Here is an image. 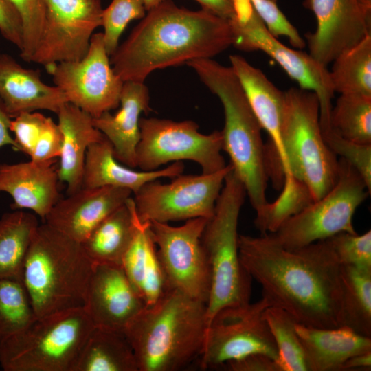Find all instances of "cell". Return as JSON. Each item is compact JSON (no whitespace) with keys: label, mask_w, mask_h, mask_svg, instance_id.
<instances>
[{"label":"cell","mask_w":371,"mask_h":371,"mask_svg":"<svg viewBox=\"0 0 371 371\" xmlns=\"http://www.w3.org/2000/svg\"><path fill=\"white\" fill-rule=\"evenodd\" d=\"M339 164L338 179L326 194L268 234L282 247L295 249L341 232L357 233L353 216L370 193L362 177L350 164L341 158Z\"/></svg>","instance_id":"9"},{"label":"cell","mask_w":371,"mask_h":371,"mask_svg":"<svg viewBox=\"0 0 371 371\" xmlns=\"http://www.w3.org/2000/svg\"><path fill=\"white\" fill-rule=\"evenodd\" d=\"M164 1L165 0H142L147 12L157 6Z\"/></svg>","instance_id":"49"},{"label":"cell","mask_w":371,"mask_h":371,"mask_svg":"<svg viewBox=\"0 0 371 371\" xmlns=\"http://www.w3.org/2000/svg\"><path fill=\"white\" fill-rule=\"evenodd\" d=\"M45 19L31 62L45 67L81 59L93 32L101 26L100 0H45Z\"/></svg>","instance_id":"16"},{"label":"cell","mask_w":371,"mask_h":371,"mask_svg":"<svg viewBox=\"0 0 371 371\" xmlns=\"http://www.w3.org/2000/svg\"><path fill=\"white\" fill-rule=\"evenodd\" d=\"M234 40L228 20L165 0L148 11L110 61L122 81L144 82L155 70L211 58L233 45Z\"/></svg>","instance_id":"2"},{"label":"cell","mask_w":371,"mask_h":371,"mask_svg":"<svg viewBox=\"0 0 371 371\" xmlns=\"http://www.w3.org/2000/svg\"><path fill=\"white\" fill-rule=\"evenodd\" d=\"M307 371H340L351 357L371 351V337L346 326L317 328L295 323Z\"/></svg>","instance_id":"25"},{"label":"cell","mask_w":371,"mask_h":371,"mask_svg":"<svg viewBox=\"0 0 371 371\" xmlns=\"http://www.w3.org/2000/svg\"><path fill=\"white\" fill-rule=\"evenodd\" d=\"M330 76L335 93L371 95V35L341 53Z\"/></svg>","instance_id":"32"},{"label":"cell","mask_w":371,"mask_h":371,"mask_svg":"<svg viewBox=\"0 0 371 371\" xmlns=\"http://www.w3.org/2000/svg\"><path fill=\"white\" fill-rule=\"evenodd\" d=\"M0 98L11 118L37 110L57 114L67 102L60 89L43 82L38 70L23 67L5 53H0Z\"/></svg>","instance_id":"22"},{"label":"cell","mask_w":371,"mask_h":371,"mask_svg":"<svg viewBox=\"0 0 371 371\" xmlns=\"http://www.w3.org/2000/svg\"><path fill=\"white\" fill-rule=\"evenodd\" d=\"M46 68L67 102L92 117L119 106L124 81L111 67L102 33L92 35L88 50L81 59L60 62Z\"/></svg>","instance_id":"15"},{"label":"cell","mask_w":371,"mask_h":371,"mask_svg":"<svg viewBox=\"0 0 371 371\" xmlns=\"http://www.w3.org/2000/svg\"><path fill=\"white\" fill-rule=\"evenodd\" d=\"M93 267L80 243L38 225L21 271L36 317L83 307Z\"/></svg>","instance_id":"6"},{"label":"cell","mask_w":371,"mask_h":371,"mask_svg":"<svg viewBox=\"0 0 371 371\" xmlns=\"http://www.w3.org/2000/svg\"><path fill=\"white\" fill-rule=\"evenodd\" d=\"M186 64L223 105V150L229 155L232 170L243 184L258 214L268 203L266 190L269 177L262 127L231 67L212 58L194 59Z\"/></svg>","instance_id":"5"},{"label":"cell","mask_w":371,"mask_h":371,"mask_svg":"<svg viewBox=\"0 0 371 371\" xmlns=\"http://www.w3.org/2000/svg\"><path fill=\"white\" fill-rule=\"evenodd\" d=\"M240 262L270 306L300 324L341 326V265L326 239L288 249L269 234L238 235Z\"/></svg>","instance_id":"1"},{"label":"cell","mask_w":371,"mask_h":371,"mask_svg":"<svg viewBox=\"0 0 371 371\" xmlns=\"http://www.w3.org/2000/svg\"><path fill=\"white\" fill-rule=\"evenodd\" d=\"M54 160H32L16 164H0V192L9 194L12 207L29 210L45 220L60 199L57 169Z\"/></svg>","instance_id":"21"},{"label":"cell","mask_w":371,"mask_h":371,"mask_svg":"<svg viewBox=\"0 0 371 371\" xmlns=\"http://www.w3.org/2000/svg\"><path fill=\"white\" fill-rule=\"evenodd\" d=\"M271 1H274V2H276V1H277V0H271Z\"/></svg>","instance_id":"50"},{"label":"cell","mask_w":371,"mask_h":371,"mask_svg":"<svg viewBox=\"0 0 371 371\" xmlns=\"http://www.w3.org/2000/svg\"><path fill=\"white\" fill-rule=\"evenodd\" d=\"M207 220L192 218L180 226L149 222L170 289L205 304L210 292L211 271L201 238Z\"/></svg>","instance_id":"14"},{"label":"cell","mask_w":371,"mask_h":371,"mask_svg":"<svg viewBox=\"0 0 371 371\" xmlns=\"http://www.w3.org/2000/svg\"><path fill=\"white\" fill-rule=\"evenodd\" d=\"M317 27L305 35L309 54L327 66L341 53L371 35V19L359 0H304Z\"/></svg>","instance_id":"17"},{"label":"cell","mask_w":371,"mask_h":371,"mask_svg":"<svg viewBox=\"0 0 371 371\" xmlns=\"http://www.w3.org/2000/svg\"><path fill=\"white\" fill-rule=\"evenodd\" d=\"M235 15L229 20L234 35L233 45L252 52L260 50L273 58L303 89L315 93L319 104L322 129L330 127V113L335 91L327 66L309 53L291 49L271 34L250 1L234 7Z\"/></svg>","instance_id":"10"},{"label":"cell","mask_w":371,"mask_h":371,"mask_svg":"<svg viewBox=\"0 0 371 371\" xmlns=\"http://www.w3.org/2000/svg\"><path fill=\"white\" fill-rule=\"evenodd\" d=\"M74 371H138V366L124 332L94 326Z\"/></svg>","instance_id":"29"},{"label":"cell","mask_w":371,"mask_h":371,"mask_svg":"<svg viewBox=\"0 0 371 371\" xmlns=\"http://www.w3.org/2000/svg\"><path fill=\"white\" fill-rule=\"evenodd\" d=\"M229 60L255 116L269 137V142L265 144L267 166L273 173L280 176L284 160L282 126L284 91H280L260 69L244 57L231 55Z\"/></svg>","instance_id":"19"},{"label":"cell","mask_w":371,"mask_h":371,"mask_svg":"<svg viewBox=\"0 0 371 371\" xmlns=\"http://www.w3.org/2000/svg\"><path fill=\"white\" fill-rule=\"evenodd\" d=\"M202 9L219 17L230 20L235 15L232 0H195Z\"/></svg>","instance_id":"45"},{"label":"cell","mask_w":371,"mask_h":371,"mask_svg":"<svg viewBox=\"0 0 371 371\" xmlns=\"http://www.w3.org/2000/svg\"><path fill=\"white\" fill-rule=\"evenodd\" d=\"M128 189L106 186L82 188L60 199L45 218V223L81 243L108 215L131 196Z\"/></svg>","instance_id":"20"},{"label":"cell","mask_w":371,"mask_h":371,"mask_svg":"<svg viewBox=\"0 0 371 371\" xmlns=\"http://www.w3.org/2000/svg\"><path fill=\"white\" fill-rule=\"evenodd\" d=\"M36 318L21 278H0V344Z\"/></svg>","instance_id":"34"},{"label":"cell","mask_w":371,"mask_h":371,"mask_svg":"<svg viewBox=\"0 0 371 371\" xmlns=\"http://www.w3.org/2000/svg\"><path fill=\"white\" fill-rule=\"evenodd\" d=\"M207 327L206 304L170 289L146 306L124 333L138 371H177L199 357Z\"/></svg>","instance_id":"4"},{"label":"cell","mask_w":371,"mask_h":371,"mask_svg":"<svg viewBox=\"0 0 371 371\" xmlns=\"http://www.w3.org/2000/svg\"><path fill=\"white\" fill-rule=\"evenodd\" d=\"M366 15L371 19V0H359Z\"/></svg>","instance_id":"48"},{"label":"cell","mask_w":371,"mask_h":371,"mask_svg":"<svg viewBox=\"0 0 371 371\" xmlns=\"http://www.w3.org/2000/svg\"><path fill=\"white\" fill-rule=\"evenodd\" d=\"M183 169L184 165L179 161L163 169L136 170L116 159L111 143L104 137L87 150L82 188L118 187L135 194L145 183L160 178H174L182 174Z\"/></svg>","instance_id":"24"},{"label":"cell","mask_w":371,"mask_h":371,"mask_svg":"<svg viewBox=\"0 0 371 371\" xmlns=\"http://www.w3.org/2000/svg\"><path fill=\"white\" fill-rule=\"evenodd\" d=\"M19 12L23 24V41L20 56L31 62L40 42L45 19V0H9Z\"/></svg>","instance_id":"38"},{"label":"cell","mask_w":371,"mask_h":371,"mask_svg":"<svg viewBox=\"0 0 371 371\" xmlns=\"http://www.w3.org/2000/svg\"><path fill=\"white\" fill-rule=\"evenodd\" d=\"M249 1L271 34L276 38L280 36L286 37L295 48L302 49L305 47V41L278 8L276 2L271 0Z\"/></svg>","instance_id":"40"},{"label":"cell","mask_w":371,"mask_h":371,"mask_svg":"<svg viewBox=\"0 0 371 371\" xmlns=\"http://www.w3.org/2000/svg\"><path fill=\"white\" fill-rule=\"evenodd\" d=\"M47 118L36 111L22 113L12 118L10 130L14 135L16 151L30 157Z\"/></svg>","instance_id":"41"},{"label":"cell","mask_w":371,"mask_h":371,"mask_svg":"<svg viewBox=\"0 0 371 371\" xmlns=\"http://www.w3.org/2000/svg\"><path fill=\"white\" fill-rule=\"evenodd\" d=\"M133 197L102 220L80 244L94 265H120L135 232Z\"/></svg>","instance_id":"28"},{"label":"cell","mask_w":371,"mask_h":371,"mask_svg":"<svg viewBox=\"0 0 371 371\" xmlns=\"http://www.w3.org/2000/svg\"><path fill=\"white\" fill-rule=\"evenodd\" d=\"M282 140V191L260 217L261 227L268 232L322 197L339 177V159L324 139L319 100L313 91L300 87L284 91Z\"/></svg>","instance_id":"3"},{"label":"cell","mask_w":371,"mask_h":371,"mask_svg":"<svg viewBox=\"0 0 371 371\" xmlns=\"http://www.w3.org/2000/svg\"><path fill=\"white\" fill-rule=\"evenodd\" d=\"M269 306L262 296L254 303L217 312L206 329L199 356L201 368H221L229 361L254 353L267 355L279 364L277 347L264 316Z\"/></svg>","instance_id":"12"},{"label":"cell","mask_w":371,"mask_h":371,"mask_svg":"<svg viewBox=\"0 0 371 371\" xmlns=\"http://www.w3.org/2000/svg\"><path fill=\"white\" fill-rule=\"evenodd\" d=\"M245 196L243 184L232 169L202 234L211 271L207 325L221 309L250 302L252 278L243 267L238 251V223Z\"/></svg>","instance_id":"7"},{"label":"cell","mask_w":371,"mask_h":371,"mask_svg":"<svg viewBox=\"0 0 371 371\" xmlns=\"http://www.w3.org/2000/svg\"><path fill=\"white\" fill-rule=\"evenodd\" d=\"M146 307L120 265H94L83 308L95 327L124 332Z\"/></svg>","instance_id":"18"},{"label":"cell","mask_w":371,"mask_h":371,"mask_svg":"<svg viewBox=\"0 0 371 371\" xmlns=\"http://www.w3.org/2000/svg\"><path fill=\"white\" fill-rule=\"evenodd\" d=\"M120 104L121 107L115 114L107 111L93 117V122L111 143L116 159L135 168L136 148L140 137V115L151 110L149 91L144 82H124Z\"/></svg>","instance_id":"23"},{"label":"cell","mask_w":371,"mask_h":371,"mask_svg":"<svg viewBox=\"0 0 371 371\" xmlns=\"http://www.w3.org/2000/svg\"><path fill=\"white\" fill-rule=\"evenodd\" d=\"M278 352L282 371H307L303 350L295 330L293 317L286 311L273 306L264 313Z\"/></svg>","instance_id":"35"},{"label":"cell","mask_w":371,"mask_h":371,"mask_svg":"<svg viewBox=\"0 0 371 371\" xmlns=\"http://www.w3.org/2000/svg\"><path fill=\"white\" fill-rule=\"evenodd\" d=\"M371 351L354 355L342 365L340 371L370 370Z\"/></svg>","instance_id":"47"},{"label":"cell","mask_w":371,"mask_h":371,"mask_svg":"<svg viewBox=\"0 0 371 371\" xmlns=\"http://www.w3.org/2000/svg\"><path fill=\"white\" fill-rule=\"evenodd\" d=\"M146 11L142 0H112L102 10L101 26L104 28V43L109 56L118 47L120 38L128 24L133 20L144 18Z\"/></svg>","instance_id":"36"},{"label":"cell","mask_w":371,"mask_h":371,"mask_svg":"<svg viewBox=\"0 0 371 371\" xmlns=\"http://www.w3.org/2000/svg\"><path fill=\"white\" fill-rule=\"evenodd\" d=\"M121 265L146 306L157 302L171 289L148 221L142 222L137 218L133 238L122 258Z\"/></svg>","instance_id":"27"},{"label":"cell","mask_w":371,"mask_h":371,"mask_svg":"<svg viewBox=\"0 0 371 371\" xmlns=\"http://www.w3.org/2000/svg\"><path fill=\"white\" fill-rule=\"evenodd\" d=\"M0 32L19 51L22 49L23 30L21 18L9 0H0Z\"/></svg>","instance_id":"43"},{"label":"cell","mask_w":371,"mask_h":371,"mask_svg":"<svg viewBox=\"0 0 371 371\" xmlns=\"http://www.w3.org/2000/svg\"><path fill=\"white\" fill-rule=\"evenodd\" d=\"M94 325L83 307L36 318L0 344L4 371H74Z\"/></svg>","instance_id":"8"},{"label":"cell","mask_w":371,"mask_h":371,"mask_svg":"<svg viewBox=\"0 0 371 371\" xmlns=\"http://www.w3.org/2000/svg\"><path fill=\"white\" fill-rule=\"evenodd\" d=\"M139 131L135 158L141 170H154L168 162L182 160L197 163L205 174L227 166L221 154V131L203 134L192 120L176 122L156 117L140 118Z\"/></svg>","instance_id":"11"},{"label":"cell","mask_w":371,"mask_h":371,"mask_svg":"<svg viewBox=\"0 0 371 371\" xmlns=\"http://www.w3.org/2000/svg\"><path fill=\"white\" fill-rule=\"evenodd\" d=\"M221 368L229 371H282L276 360L262 353H254L229 361Z\"/></svg>","instance_id":"44"},{"label":"cell","mask_w":371,"mask_h":371,"mask_svg":"<svg viewBox=\"0 0 371 371\" xmlns=\"http://www.w3.org/2000/svg\"><path fill=\"white\" fill-rule=\"evenodd\" d=\"M58 125L63 135L59 181L67 186V194L82 186V174L87 150L90 145L104 136L94 126L93 117L76 106L67 102L58 112Z\"/></svg>","instance_id":"26"},{"label":"cell","mask_w":371,"mask_h":371,"mask_svg":"<svg viewBox=\"0 0 371 371\" xmlns=\"http://www.w3.org/2000/svg\"><path fill=\"white\" fill-rule=\"evenodd\" d=\"M38 225L34 214L21 210L0 218V278H21L24 260Z\"/></svg>","instance_id":"31"},{"label":"cell","mask_w":371,"mask_h":371,"mask_svg":"<svg viewBox=\"0 0 371 371\" xmlns=\"http://www.w3.org/2000/svg\"><path fill=\"white\" fill-rule=\"evenodd\" d=\"M232 169L229 164L217 172L200 175H179L168 183L154 180L134 194L133 201L142 222L210 219L225 177Z\"/></svg>","instance_id":"13"},{"label":"cell","mask_w":371,"mask_h":371,"mask_svg":"<svg viewBox=\"0 0 371 371\" xmlns=\"http://www.w3.org/2000/svg\"><path fill=\"white\" fill-rule=\"evenodd\" d=\"M340 325L371 337V269L341 265Z\"/></svg>","instance_id":"30"},{"label":"cell","mask_w":371,"mask_h":371,"mask_svg":"<svg viewBox=\"0 0 371 371\" xmlns=\"http://www.w3.org/2000/svg\"><path fill=\"white\" fill-rule=\"evenodd\" d=\"M330 128L345 139L371 144V95L340 94L331 110Z\"/></svg>","instance_id":"33"},{"label":"cell","mask_w":371,"mask_h":371,"mask_svg":"<svg viewBox=\"0 0 371 371\" xmlns=\"http://www.w3.org/2000/svg\"><path fill=\"white\" fill-rule=\"evenodd\" d=\"M322 131L330 150L346 161L360 175L369 193L371 191V144H363L345 139L332 128Z\"/></svg>","instance_id":"39"},{"label":"cell","mask_w":371,"mask_h":371,"mask_svg":"<svg viewBox=\"0 0 371 371\" xmlns=\"http://www.w3.org/2000/svg\"><path fill=\"white\" fill-rule=\"evenodd\" d=\"M341 265L371 269V230L362 234L341 232L326 239Z\"/></svg>","instance_id":"37"},{"label":"cell","mask_w":371,"mask_h":371,"mask_svg":"<svg viewBox=\"0 0 371 371\" xmlns=\"http://www.w3.org/2000/svg\"><path fill=\"white\" fill-rule=\"evenodd\" d=\"M12 118L8 113L0 98V148L10 145L15 150L16 144L14 139L10 133V126Z\"/></svg>","instance_id":"46"},{"label":"cell","mask_w":371,"mask_h":371,"mask_svg":"<svg viewBox=\"0 0 371 371\" xmlns=\"http://www.w3.org/2000/svg\"><path fill=\"white\" fill-rule=\"evenodd\" d=\"M63 135L58 123L48 117L45 127L38 139L30 159L38 162L54 160L60 155Z\"/></svg>","instance_id":"42"}]
</instances>
